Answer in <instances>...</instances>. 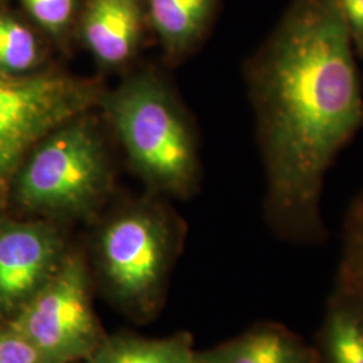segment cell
Returning <instances> with one entry per match:
<instances>
[{"label":"cell","mask_w":363,"mask_h":363,"mask_svg":"<svg viewBox=\"0 0 363 363\" xmlns=\"http://www.w3.org/2000/svg\"><path fill=\"white\" fill-rule=\"evenodd\" d=\"M28 13L46 31L64 33L74 10V0H23Z\"/></svg>","instance_id":"15"},{"label":"cell","mask_w":363,"mask_h":363,"mask_svg":"<svg viewBox=\"0 0 363 363\" xmlns=\"http://www.w3.org/2000/svg\"><path fill=\"white\" fill-rule=\"evenodd\" d=\"M99 100L96 85L62 73H0V201L27 154L52 130L84 116Z\"/></svg>","instance_id":"4"},{"label":"cell","mask_w":363,"mask_h":363,"mask_svg":"<svg viewBox=\"0 0 363 363\" xmlns=\"http://www.w3.org/2000/svg\"><path fill=\"white\" fill-rule=\"evenodd\" d=\"M354 52L335 0H292L247 67L267 169V220L288 244L327 238L325 175L363 127Z\"/></svg>","instance_id":"1"},{"label":"cell","mask_w":363,"mask_h":363,"mask_svg":"<svg viewBox=\"0 0 363 363\" xmlns=\"http://www.w3.org/2000/svg\"><path fill=\"white\" fill-rule=\"evenodd\" d=\"M9 325L38 350L46 363L88 359L103 340L91 308L88 273L77 255H66L52 279Z\"/></svg>","instance_id":"5"},{"label":"cell","mask_w":363,"mask_h":363,"mask_svg":"<svg viewBox=\"0 0 363 363\" xmlns=\"http://www.w3.org/2000/svg\"><path fill=\"white\" fill-rule=\"evenodd\" d=\"M312 346L318 363H363V288L337 277Z\"/></svg>","instance_id":"10"},{"label":"cell","mask_w":363,"mask_h":363,"mask_svg":"<svg viewBox=\"0 0 363 363\" xmlns=\"http://www.w3.org/2000/svg\"><path fill=\"white\" fill-rule=\"evenodd\" d=\"M337 277L363 288V190L352 201L345 218Z\"/></svg>","instance_id":"14"},{"label":"cell","mask_w":363,"mask_h":363,"mask_svg":"<svg viewBox=\"0 0 363 363\" xmlns=\"http://www.w3.org/2000/svg\"><path fill=\"white\" fill-rule=\"evenodd\" d=\"M196 363H318L313 346L286 325L262 322L232 339L196 350Z\"/></svg>","instance_id":"9"},{"label":"cell","mask_w":363,"mask_h":363,"mask_svg":"<svg viewBox=\"0 0 363 363\" xmlns=\"http://www.w3.org/2000/svg\"><path fill=\"white\" fill-rule=\"evenodd\" d=\"M65 256L60 232L45 222L0 223V313L13 316L52 279Z\"/></svg>","instance_id":"7"},{"label":"cell","mask_w":363,"mask_h":363,"mask_svg":"<svg viewBox=\"0 0 363 363\" xmlns=\"http://www.w3.org/2000/svg\"><path fill=\"white\" fill-rule=\"evenodd\" d=\"M174 237L154 210H127L109 220L99 238L106 286L123 306L145 312L155 306L172 256Z\"/></svg>","instance_id":"6"},{"label":"cell","mask_w":363,"mask_h":363,"mask_svg":"<svg viewBox=\"0 0 363 363\" xmlns=\"http://www.w3.org/2000/svg\"><path fill=\"white\" fill-rule=\"evenodd\" d=\"M0 363H46L38 350L11 325H0Z\"/></svg>","instance_id":"16"},{"label":"cell","mask_w":363,"mask_h":363,"mask_svg":"<svg viewBox=\"0 0 363 363\" xmlns=\"http://www.w3.org/2000/svg\"><path fill=\"white\" fill-rule=\"evenodd\" d=\"M105 106L132 164L145 181L171 194L194 190V133L160 79L148 73L130 78L105 99Z\"/></svg>","instance_id":"2"},{"label":"cell","mask_w":363,"mask_h":363,"mask_svg":"<svg viewBox=\"0 0 363 363\" xmlns=\"http://www.w3.org/2000/svg\"><path fill=\"white\" fill-rule=\"evenodd\" d=\"M86 363H196V349L187 333L167 337L118 334L103 337Z\"/></svg>","instance_id":"11"},{"label":"cell","mask_w":363,"mask_h":363,"mask_svg":"<svg viewBox=\"0 0 363 363\" xmlns=\"http://www.w3.org/2000/svg\"><path fill=\"white\" fill-rule=\"evenodd\" d=\"M350 34L354 52L363 58V0H335Z\"/></svg>","instance_id":"17"},{"label":"cell","mask_w":363,"mask_h":363,"mask_svg":"<svg viewBox=\"0 0 363 363\" xmlns=\"http://www.w3.org/2000/svg\"><path fill=\"white\" fill-rule=\"evenodd\" d=\"M81 30L86 48L100 64L123 65L135 54L140 40V1L88 0Z\"/></svg>","instance_id":"8"},{"label":"cell","mask_w":363,"mask_h":363,"mask_svg":"<svg viewBox=\"0 0 363 363\" xmlns=\"http://www.w3.org/2000/svg\"><path fill=\"white\" fill-rule=\"evenodd\" d=\"M109 183L100 136L86 117L79 116L34 147L11 186L23 208L48 216L77 217L101 202Z\"/></svg>","instance_id":"3"},{"label":"cell","mask_w":363,"mask_h":363,"mask_svg":"<svg viewBox=\"0 0 363 363\" xmlns=\"http://www.w3.org/2000/svg\"><path fill=\"white\" fill-rule=\"evenodd\" d=\"M152 27L171 54L189 52L206 33L216 0H147Z\"/></svg>","instance_id":"12"},{"label":"cell","mask_w":363,"mask_h":363,"mask_svg":"<svg viewBox=\"0 0 363 363\" xmlns=\"http://www.w3.org/2000/svg\"><path fill=\"white\" fill-rule=\"evenodd\" d=\"M34 34L10 16L0 15V73L19 76L38 64Z\"/></svg>","instance_id":"13"}]
</instances>
